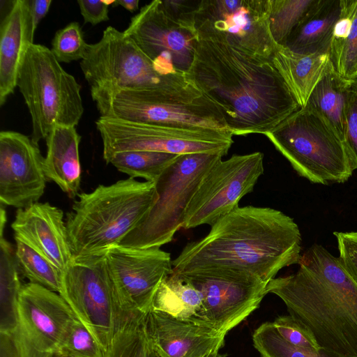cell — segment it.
Here are the masks:
<instances>
[{
	"label": "cell",
	"instance_id": "f35d334b",
	"mask_svg": "<svg viewBox=\"0 0 357 357\" xmlns=\"http://www.w3.org/2000/svg\"><path fill=\"white\" fill-rule=\"evenodd\" d=\"M201 0H165L162 5L166 14L176 23L197 31L195 20Z\"/></svg>",
	"mask_w": 357,
	"mask_h": 357
},
{
	"label": "cell",
	"instance_id": "ba28073f",
	"mask_svg": "<svg viewBox=\"0 0 357 357\" xmlns=\"http://www.w3.org/2000/svg\"><path fill=\"white\" fill-rule=\"evenodd\" d=\"M91 95L100 117L231 133L218 106L197 86L182 91L121 90Z\"/></svg>",
	"mask_w": 357,
	"mask_h": 357
},
{
	"label": "cell",
	"instance_id": "44dd1931",
	"mask_svg": "<svg viewBox=\"0 0 357 357\" xmlns=\"http://www.w3.org/2000/svg\"><path fill=\"white\" fill-rule=\"evenodd\" d=\"M28 0H15L0 26V106L17 86L19 70L33 43Z\"/></svg>",
	"mask_w": 357,
	"mask_h": 357
},
{
	"label": "cell",
	"instance_id": "8fae6325",
	"mask_svg": "<svg viewBox=\"0 0 357 357\" xmlns=\"http://www.w3.org/2000/svg\"><path fill=\"white\" fill-rule=\"evenodd\" d=\"M59 294L105 352L117 331L130 321L114 295L105 255L73 259L63 273Z\"/></svg>",
	"mask_w": 357,
	"mask_h": 357
},
{
	"label": "cell",
	"instance_id": "ac0fdd59",
	"mask_svg": "<svg viewBox=\"0 0 357 357\" xmlns=\"http://www.w3.org/2000/svg\"><path fill=\"white\" fill-rule=\"evenodd\" d=\"M44 160L38 145L13 130L0 132V202L24 208L38 202L46 187Z\"/></svg>",
	"mask_w": 357,
	"mask_h": 357
},
{
	"label": "cell",
	"instance_id": "ffe728a7",
	"mask_svg": "<svg viewBox=\"0 0 357 357\" xmlns=\"http://www.w3.org/2000/svg\"><path fill=\"white\" fill-rule=\"evenodd\" d=\"M19 239L48 259L63 273L73 259L61 209L48 202L18 208L11 224Z\"/></svg>",
	"mask_w": 357,
	"mask_h": 357
},
{
	"label": "cell",
	"instance_id": "74e56055",
	"mask_svg": "<svg viewBox=\"0 0 357 357\" xmlns=\"http://www.w3.org/2000/svg\"><path fill=\"white\" fill-rule=\"evenodd\" d=\"M340 261L357 286V231H335Z\"/></svg>",
	"mask_w": 357,
	"mask_h": 357
},
{
	"label": "cell",
	"instance_id": "f6af8a7d",
	"mask_svg": "<svg viewBox=\"0 0 357 357\" xmlns=\"http://www.w3.org/2000/svg\"><path fill=\"white\" fill-rule=\"evenodd\" d=\"M227 355L225 354L220 353L219 351H213L211 354L205 356L204 357H226Z\"/></svg>",
	"mask_w": 357,
	"mask_h": 357
},
{
	"label": "cell",
	"instance_id": "9c48e42d",
	"mask_svg": "<svg viewBox=\"0 0 357 357\" xmlns=\"http://www.w3.org/2000/svg\"><path fill=\"white\" fill-rule=\"evenodd\" d=\"M222 157L210 153L180 155L155 181V204L118 245L148 249L170 243L183 228L186 208L202 180Z\"/></svg>",
	"mask_w": 357,
	"mask_h": 357
},
{
	"label": "cell",
	"instance_id": "d6986e66",
	"mask_svg": "<svg viewBox=\"0 0 357 357\" xmlns=\"http://www.w3.org/2000/svg\"><path fill=\"white\" fill-rule=\"evenodd\" d=\"M143 325L160 357H204L225 345L226 334L155 310L144 315Z\"/></svg>",
	"mask_w": 357,
	"mask_h": 357
},
{
	"label": "cell",
	"instance_id": "7c38bea8",
	"mask_svg": "<svg viewBox=\"0 0 357 357\" xmlns=\"http://www.w3.org/2000/svg\"><path fill=\"white\" fill-rule=\"evenodd\" d=\"M264 154H234L218 162L205 175L188 205L183 228L212 226L238 207L263 174Z\"/></svg>",
	"mask_w": 357,
	"mask_h": 357
},
{
	"label": "cell",
	"instance_id": "d6a6232c",
	"mask_svg": "<svg viewBox=\"0 0 357 357\" xmlns=\"http://www.w3.org/2000/svg\"><path fill=\"white\" fill-rule=\"evenodd\" d=\"M58 354L65 357H105V351L77 318L68 327Z\"/></svg>",
	"mask_w": 357,
	"mask_h": 357
},
{
	"label": "cell",
	"instance_id": "4fadbf2b",
	"mask_svg": "<svg viewBox=\"0 0 357 357\" xmlns=\"http://www.w3.org/2000/svg\"><path fill=\"white\" fill-rule=\"evenodd\" d=\"M116 302L128 320L142 319L162 282L173 273L171 255L160 248L132 249L116 245L105 255Z\"/></svg>",
	"mask_w": 357,
	"mask_h": 357
},
{
	"label": "cell",
	"instance_id": "277c9868",
	"mask_svg": "<svg viewBox=\"0 0 357 357\" xmlns=\"http://www.w3.org/2000/svg\"><path fill=\"white\" fill-rule=\"evenodd\" d=\"M66 215L73 259L104 255L118 245L158 199L154 183L128 178L79 193Z\"/></svg>",
	"mask_w": 357,
	"mask_h": 357
},
{
	"label": "cell",
	"instance_id": "6da1fadb",
	"mask_svg": "<svg viewBox=\"0 0 357 357\" xmlns=\"http://www.w3.org/2000/svg\"><path fill=\"white\" fill-rule=\"evenodd\" d=\"M188 75L218 106L233 135H264L301 109L271 59L219 34L198 36Z\"/></svg>",
	"mask_w": 357,
	"mask_h": 357
},
{
	"label": "cell",
	"instance_id": "3957f363",
	"mask_svg": "<svg viewBox=\"0 0 357 357\" xmlns=\"http://www.w3.org/2000/svg\"><path fill=\"white\" fill-rule=\"evenodd\" d=\"M298 271L272 279L267 294L278 296L319 346L357 357V286L338 257L317 243L301 255Z\"/></svg>",
	"mask_w": 357,
	"mask_h": 357
},
{
	"label": "cell",
	"instance_id": "ab89813d",
	"mask_svg": "<svg viewBox=\"0 0 357 357\" xmlns=\"http://www.w3.org/2000/svg\"><path fill=\"white\" fill-rule=\"evenodd\" d=\"M114 1L78 0L77 4L84 23L95 26L109 20V6Z\"/></svg>",
	"mask_w": 357,
	"mask_h": 357
},
{
	"label": "cell",
	"instance_id": "5b68a950",
	"mask_svg": "<svg viewBox=\"0 0 357 357\" xmlns=\"http://www.w3.org/2000/svg\"><path fill=\"white\" fill-rule=\"evenodd\" d=\"M80 68L91 94L121 90L182 91L197 86L188 73H171L150 59L124 31L109 26L88 44Z\"/></svg>",
	"mask_w": 357,
	"mask_h": 357
},
{
	"label": "cell",
	"instance_id": "30bf717a",
	"mask_svg": "<svg viewBox=\"0 0 357 357\" xmlns=\"http://www.w3.org/2000/svg\"><path fill=\"white\" fill-rule=\"evenodd\" d=\"M96 129L102 142L103 158L120 152L145 151L176 155L196 153L227 155L233 141L229 132L179 128L99 117Z\"/></svg>",
	"mask_w": 357,
	"mask_h": 357
},
{
	"label": "cell",
	"instance_id": "52a82bcc",
	"mask_svg": "<svg viewBox=\"0 0 357 357\" xmlns=\"http://www.w3.org/2000/svg\"><path fill=\"white\" fill-rule=\"evenodd\" d=\"M17 86L31 115V139L35 144L45 140L56 126L78 125L84 113L81 86L46 46L30 45Z\"/></svg>",
	"mask_w": 357,
	"mask_h": 357
},
{
	"label": "cell",
	"instance_id": "f1b7e54d",
	"mask_svg": "<svg viewBox=\"0 0 357 357\" xmlns=\"http://www.w3.org/2000/svg\"><path fill=\"white\" fill-rule=\"evenodd\" d=\"M15 240V256L21 275L26 278L29 282L40 284L59 294L63 272L29 245L21 240Z\"/></svg>",
	"mask_w": 357,
	"mask_h": 357
},
{
	"label": "cell",
	"instance_id": "e0dca14e",
	"mask_svg": "<svg viewBox=\"0 0 357 357\" xmlns=\"http://www.w3.org/2000/svg\"><path fill=\"white\" fill-rule=\"evenodd\" d=\"M124 32L157 64L171 73H188L198 42L197 32L173 21L165 12L161 0L143 6Z\"/></svg>",
	"mask_w": 357,
	"mask_h": 357
},
{
	"label": "cell",
	"instance_id": "484cf974",
	"mask_svg": "<svg viewBox=\"0 0 357 357\" xmlns=\"http://www.w3.org/2000/svg\"><path fill=\"white\" fill-rule=\"evenodd\" d=\"M349 84V81L342 78L331 63L312 90L306 104L325 118L344 143V112Z\"/></svg>",
	"mask_w": 357,
	"mask_h": 357
},
{
	"label": "cell",
	"instance_id": "9a60e30c",
	"mask_svg": "<svg viewBox=\"0 0 357 357\" xmlns=\"http://www.w3.org/2000/svg\"><path fill=\"white\" fill-rule=\"evenodd\" d=\"M77 318L61 296L40 284L22 285L12 336L20 357H53Z\"/></svg>",
	"mask_w": 357,
	"mask_h": 357
},
{
	"label": "cell",
	"instance_id": "60d3db41",
	"mask_svg": "<svg viewBox=\"0 0 357 357\" xmlns=\"http://www.w3.org/2000/svg\"><path fill=\"white\" fill-rule=\"evenodd\" d=\"M52 0H28L32 32L35 31L40 21L46 16Z\"/></svg>",
	"mask_w": 357,
	"mask_h": 357
},
{
	"label": "cell",
	"instance_id": "ee69618b",
	"mask_svg": "<svg viewBox=\"0 0 357 357\" xmlns=\"http://www.w3.org/2000/svg\"><path fill=\"white\" fill-rule=\"evenodd\" d=\"M0 217V236H3V229L6 222V211L2 206L1 207Z\"/></svg>",
	"mask_w": 357,
	"mask_h": 357
},
{
	"label": "cell",
	"instance_id": "5bb4252c",
	"mask_svg": "<svg viewBox=\"0 0 357 357\" xmlns=\"http://www.w3.org/2000/svg\"><path fill=\"white\" fill-rule=\"evenodd\" d=\"M178 275L201 294L210 326L226 335L258 308L267 294L268 283L245 271L213 268Z\"/></svg>",
	"mask_w": 357,
	"mask_h": 357
},
{
	"label": "cell",
	"instance_id": "4dcf8cb0",
	"mask_svg": "<svg viewBox=\"0 0 357 357\" xmlns=\"http://www.w3.org/2000/svg\"><path fill=\"white\" fill-rule=\"evenodd\" d=\"M317 0H270L268 27L273 41L283 46Z\"/></svg>",
	"mask_w": 357,
	"mask_h": 357
},
{
	"label": "cell",
	"instance_id": "d4e9b609",
	"mask_svg": "<svg viewBox=\"0 0 357 357\" xmlns=\"http://www.w3.org/2000/svg\"><path fill=\"white\" fill-rule=\"evenodd\" d=\"M151 309L164 312L180 320L212 328L207 321L199 291L174 273L167 276L160 283Z\"/></svg>",
	"mask_w": 357,
	"mask_h": 357
},
{
	"label": "cell",
	"instance_id": "4316f807",
	"mask_svg": "<svg viewBox=\"0 0 357 357\" xmlns=\"http://www.w3.org/2000/svg\"><path fill=\"white\" fill-rule=\"evenodd\" d=\"M0 333L13 334L17 325V305L22 287L15 249L0 236Z\"/></svg>",
	"mask_w": 357,
	"mask_h": 357
},
{
	"label": "cell",
	"instance_id": "8992f818",
	"mask_svg": "<svg viewBox=\"0 0 357 357\" xmlns=\"http://www.w3.org/2000/svg\"><path fill=\"white\" fill-rule=\"evenodd\" d=\"M264 135L294 169L312 183H344L355 170L344 143L325 118L309 106Z\"/></svg>",
	"mask_w": 357,
	"mask_h": 357
},
{
	"label": "cell",
	"instance_id": "bcb514c9",
	"mask_svg": "<svg viewBox=\"0 0 357 357\" xmlns=\"http://www.w3.org/2000/svg\"><path fill=\"white\" fill-rule=\"evenodd\" d=\"M53 357H65V356L57 354L54 355Z\"/></svg>",
	"mask_w": 357,
	"mask_h": 357
},
{
	"label": "cell",
	"instance_id": "f546056e",
	"mask_svg": "<svg viewBox=\"0 0 357 357\" xmlns=\"http://www.w3.org/2000/svg\"><path fill=\"white\" fill-rule=\"evenodd\" d=\"M252 342L261 357H345L322 347L309 350L294 346L281 336L273 322H265L256 328Z\"/></svg>",
	"mask_w": 357,
	"mask_h": 357
},
{
	"label": "cell",
	"instance_id": "cb8c5ba5",
	"mask_svg": "<svg viewBox=\"0 0 357 357\" xmlns=\"http://www.w3.org/2000/svg\"><path fill=\"white\" fill-rule=\"evenodd\" d=\"M343 0H317L283 45L301 54L328 53Z\"/></svg>",
	"mask_w": 357,
	"mask_h": 357
},
{
	"label": "cell",
	"instance_id": "1f68e13d",
	"mask_svg": "<svg viewBox=\"0 0 357 357\" xmlns=\"http://www.w3.org/2000/svg\"><path fill=\"white\" fill-rule=\"evenodd\" d=\"M143 319L127 321L116 333L105 357H160L146 335Z\"/></svg>",
	"mask_w": 357,
	"mask_h": 357
},
{
	"label": "cell",
	"instance_id": "7bdbcfd3",
	"mask_svg": "<svg viewBox=\"0 0 357 357\" xmlns=\"http://www.w3.org/2000/svg\"><path fill=\"white\" fill-rule=\"evenodd\" d=\"M139 2V0H117L114 1L113 6H120L126 10L133 13L138 9Z\"/></svg>",
	"mask_w": 357,
	"mask_h": 357
},
{
	"label": "cell",
	"instance_id": "b9f144b4",
	"mask_svg": "<svg viewBox=\"0 0 357 357\" xmlns=\"http://www.w3.org/2000/svg\"><path fill=\"white\" fill-rule=\"evenodd\" d=\"M0 357H20L11 334L0 333Z\"/></svg>",
	"mask_w": 357,
	"mask_h": 357
},
{
	"label": "cell",
	"instance_id": "e575fe53",
	"mask_svg": "<svg viewBox=\"0 0 357 357\" xmlns=\"http://www.w3.org/2000/svg\"><path fill=\"white\" fill-rule=\"evenodd\" d=\"M329 56L333 68L342 78L357 79V0L350 31Z\"/></svg>",
	"mask_w": 357,
	"mask_h": 357
},
{
	"label": "cell",
	"instance_id": "8d00e7d4",
	"mask_svg": "<svg viewBox=\"0 0 357 357\" xmlns=\"http://www.w3.org/2000/svg\"><path fill=\"white\" fill-rule=\"evenodd\" d=\"M344 144L355 169H357V79L349 81L345 105Z\"/></svg>",
	"mask_w": 357,
	"mask_h": 357
},
{
	"label": "cell",
	"instance_id": "83f0119b",
	"mask_svg": "<svg viewBox=\"0 0 357 357\" xmlns=\"http://www.w3.org/2000/svg\"><path fill=\"white\" fill-rule=\"evenodd\" d=\"M180 155L145 151H125L112 154L104 158L119 172L130 178H142L155 183L163 172Z\"/></svg>",
	"mask_w": 357,
	"mask_h": 357
},
{
	"label": "cell",
	"instance_id": "2e32d148",
	"mask_svg": "<svg viewBox=\"0 0 357 357\" xmlns=\"http://www.w3.org/2000/svg\"><path fill=\"white\" fill-rule=\"evenodd\" d=\"M270 0H201L196 16L198 36L219 34L234 45L271 59L278 45L268 22Z\"/></svg>",
	"mask_w": 357,
	"mask_h": 357
},
{
	"label": "cell",
	"instance_id": "d590c367",
	"mask_svg": "<svg viewBox=\"0 0 357 357\" xmlns=\"http://www.w3.org/2000/svg\"><path fill=\"white\" fill-rule=\"evenodd\" d=\"M273 324L281 336L291 344L309 350L320 347L310 331L291 315L280 316Z\"/></svg>",
	"mask_w": 357,
	"mask_h": 357
},
{
	"label": "cell",
	"instance_id": "603a6c76",
	"mask_svg": "<svg viewBox=\"0 0 357 357\" xmlns=\"http://www.w3.org/2000/svg\"><path fill=\"white\" fill-rule=\"evenodd\" d=\"M272 62L290 91L304 107L310 93L331 63L328 53L301 54L277 45Z\"/></svg>",
	"mask_w": 357,
	"mask_h": 357
},
{
	"label": "cell",
	"instance_id": "7a4b0ae2",
	"mask_svg": "<svg viewBox=\"0 0 357 357\" xmlns=\"http://www.w3.org/2000/svg\"><path fill=\"white\" fill-rule=\"evenodd\" d=\"M302 237L294 219L270 207L238 206L203 238L188 243L172 260L173 273L223 268L245 271L268 283L298 264Z\"/></svg>",
	"mask_w": 357,
	"mask_h": 357
},
{
	"label": "cell",
	"instance_id": "836d02e7",
	"mask_svg": "<svg viewBox=\"0 0 357 357\" xmlns=\"http://www.w3.org/2000/svg\"><path fill=\"white\" fill-rule=\"evenodd\" d=\"M87 45L80 25L72 22L56 32L50 50L59 63H70L83 59Z\"/></svg>",
	"mask_w": 357,
	"mask_h": 357
},
{
	"label": "cell",
	"instance_id": "7402d4cb",
	"mask_svg": "<svg viewBox=\"0 0 357 357\" xmlns=\"http://www.w3.org/2000/svg\"><path fill=\"white\" fill-rule=\"evenodd\" d=\"M80 141L81 136L75 127L66 126H56L45 139L46 178L55 183L71 199L77 197L80 189Z\"/></svg>",
	"mask_w": 357,
	"mask_h": 357
}]
</instances>
